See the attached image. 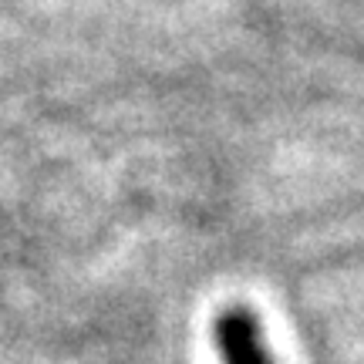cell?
I'll use <instances>...</instances> for the list:
<instances>
[{
	"mask_svg": "<svg viewBox=\"0 0 364 364\" xmlns=\"http://www.w3.org/2000/svg\"><path fill=\"white\" fill-rule=\"evenodd\" d=\"M220 364H273L260 321L247 307H230L216 317L213 327Z\"/></svg>",
	"mask_w": 364,
	"mask_h": 364,
	"instance_id": "6da1fadb",
	"label": "cell"
}]
</instances>
